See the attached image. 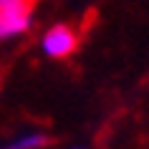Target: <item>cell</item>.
<instances>
[{
  "mask_svg": "<svg viewBox=\"0 0 149 149\" xmlns=\"http://www.w3.org/2000/svg\"><path fill=\"white\" fill-rule=\"evenodd\" d=\"M31 5H3L0 8V40H10L31 28Z\"/></svg>",
  "mask_w": 149,
  "mask_h": 149,
  "instance_id": "6da1fadb",
  "label": "cell"
},
{
  "mask_svg": "<svg viewBox=\"0 0 149 149\" xmlns=\"http://www.w3.org/2000/svg\"><path fill=\"white\" fill-rule=\"evenodd\" d=\"M0 8H3V0H0Z\"/></svg>",
  "mask_w": 149,
  "mask_h": 149,
  "instance_id": "5b68a950",
  "label": "cell"
},
{
  "mask_svg": "<svg viewBox=\"0 0 149 149\" xmlns=\"http://www.w3.org/2000/svg\"><path fill=\"white\" fill-rule=\"evenodd\" d=\"M51 144V139H48L46 134H25V136H18V139L8 141V144H3L0 149H43Z\"/></svg>",
  "mask_w": 149,
  "mask_h": 149,
  "instance_id": "3957f363",
  "label": "cell"
},
{
  "mask_svg": "<svg viewBox=\"0 0 149 149\" xmlns=\"http://www.w3.org/2000/svg\"><path fill=\"white\" fill-rule=\"evenodd\" d=\"M40 46H43V53L51 56V58H66V56H71L76 51L79 36H76L73 28H68V25H53V28L43 36Z\"/></svg>",
  "mask_w": 149,
  "mask_h": 149,
  "instance_id": "7a4b0ae2",
  "label": "cell"
},
{
  "mask_svg": "<svg viewBox=\"0 0 149 149\" xmlns=\"http://www.w3.org/2000/svg\"><path fill=\"white\" fill-rule=\"evenodd\" d=\"M73 149H84V147H73Z\"/></svg>",
  "mask_w": 149,
  "mask_h": 149,
  "instance_id": "277c9868",
  "label": "cell"
}]
</instances>
